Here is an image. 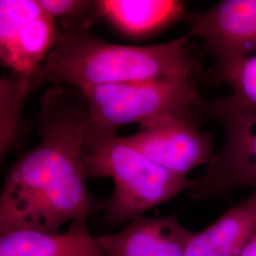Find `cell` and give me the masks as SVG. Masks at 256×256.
Returning <instances> with one entry per match:
<instances>
[{"mask_svg":"<svg viewBox=\"0 0 256 256\" xmlns=\"http://www.w3.org/2000/svg\"><path fill=\"white\" fill-rule=\"evenodd\" d=\"M256 230V192H254L206 229L192 232L185 256H238Z\"/></svg>","mask_w":256,"mask_h":256,"instance_id":"11","label":"cell"},{"mask_svg":"<svg viewBox=\"0 0 256 256\" xmlns=\"http://www.w3.org/2000/svg\"><path fill=\"white\" fill-rule=\"evenodd\" d=\"M88 113L82 93L55 86L41 101L36 146L10 167L0 196V232H59L93 209L86 185L84 140Z\"/></svg>","mask_w":256,"mask_h":256,"instance_id":"1","label":"cell"},{"mask_svg":"<svg viewBox=\"0 0 256 256\" xmlns=\"http://www.w3.org/2000/svg\"><path fill=\"white\" fill-rule=\"evenodd\" d=\"M190 117L164 115L140 124L126 138L144 155L166 170L187 176L194 168L209 164L214 153V135L198 129Z\"/></svg>","mask_w":256,"mask_h":256,"instance_id":"7","label":"cell"},{"mask_svg":"<svg viewBox=\"0 0 256 256\" xmlns=\"http://www.w3.org/2000/svg\"><path fill=\"white\" fill-rule=\"evenodd\" d=\"M194 78L113 84L81 90L92 128L116 133L120 128L172 115L196 120L202 100Z\"/></svg>","mask_w":256,"mask_h":256,"instance_id":"4","label":"cell"},{"mask_svg":"<svg viewBox=\"0 0 256 256\" xmlns=\"http://www.w3.org/2000/svg\"><path fill=\"white\" fill-rule=\"evenodd\" d=\"M192 232L174 216H138L116 234L95 238L108 256H185Z\"/></svg>","mask_w":256,"mask_h":256,"instance_id":"9","label":"cell"},{"mask_svg":"<svg viewBox=\"0 0 256 256\" xmlns=\"http://www.w3.org/2000/svg\"><path fill=\"white\" fill-rule=\"evenodd\" d=\"M38 84L36 79L14 74L1 80V155L18 142L21 106L28 92Z\"/></svg>","mask_w":256,"mask_h":256,"instance_id":"13","label":"cell"},{"mask_svg":"<svg viewBox=\"0 0 256 256\" xmlns=\"http://www.w3.org/2000/svg\"><path fill=\"white\" fill-rule=\"evenodd\" d=\"M189 36L200 38L218 70L256 52V0H223L210 9L187 12Z\"/></svg>","mask_w":256,"mask_h":256,"instance_id":"8","label":"cell"},{"mask_svg":"<svg viewBox=\"0 0 256 256\" xmlns=\"http://www.w3.org/2000/svg\"><path fill=\"white\" fill-rule=\"evenodd\" d=\"M101 18L124 36L140 38L170 27L187 12L182 1L176 0H101Z\"/></svg>","mask_w":256,"mask_h":256,"instance_id":"10","label":"cell"},{"mask_svg":"<svg viewBox=\"0 0 256 256\" xmlns=\"http://www.w3.org/2000/svg\"><path fill=\"white\" fill-rule=\"evenodd\" d=\"M210 76L214 82L229 86L232 96L241 106L256 112V54L238 59L218 70H210Z\"/></svg>","mask_w":256,"mask_h":256,"instance_id":"14","label":"cell"},{"mask_svg":"<svg viewBox=\"0 0 256 256\" xmlns=\"http://www.w3.org/2000/svg\"><path fill=\"white\" fill-rule=\"evenodd\" d=\"M40 6L60 24L61 32L90 30L101 19L98 1L37 0Z\"/></svg>","mask_w":256,"mask_h":256,"instance_id":"15","label":"cell"},{"mask_svg":"<svg viewBox=\"0 0 256 256\" xmlns=\"http://www.w3.org/2000/svg\"><path fill=\"white\" fill-rule=\"evenodd\" d=\"M200 122L216 120L224 129V144L212 156L206 173L186 191L192 200H207L240 188L256 192V112L232 95L200 100L196 108Z\"/></svg>","mask_w":256,"mask_h":256,"instance_id":"5","label":"cell"},{"mask_svg":"<svg viewBox=\"0 0 256 256\" xmlns=\"http://www.w3.org/2000/svg\"><path fill=\"white\" fill-rule=\"evenodd\" d=\"M188 36L150 46L108 42L90 30L61 32L42 79L78 90L113 84L196 79L200 63Z\"/></svg>","mask_w":256,"mask_h":256,"instance_id":"2","label":"cell"},{"mask_svg":"<svg viewBox=\"0 0 256 256\" xmlns=\"http://www.w3.org/2000/svg\"><path fill=\"white\" fill-rule=\"evenodd\" d=\"M72 256H108L101 248H99V246L97 245L96 241L94 244H92L88 247L84 248L82 250H80L79 252L75 254Z\"/></svg>","mask_w":256,"mask_h":256,"instance_id":"17","label":"cell"},{"mask_svg":"<svg viewBox=\"0 0 256 256\" xmlns=\"http://www.w3.org/2000/svg\"><path fill=\"white\" fill-rule=\"evenodd\" d=\"M94 243L86 220H78L64 234L28 229L2 234L0 256H72Z\"/></svg>","mask_w":256,"mask_h":256,"instance_id":"12","label":"cell"},{"mask_svg":"<svg viewBox=\"0 0 256 256\" xmlns=\"http://www.w3.org/2000/svg\"><path fill=\"white\" fill-rule=\"evenodd\" d=\"M60 34L38 1H0L1 63L12 74L43 82V66Z\"/></svg>","mask_w":256,"mask_h":256,"instance_id":"6","label":"cell"},{"mask_svg":"<svg viewBox=\"0 0 256 256\" xmlns=\"http://www.w3.org/2000/svg\"><path fill=\"white\" fill-rule=\"evenodd\" d=\"M84 176L110 178L114 191L106 203V218L122 225L187 191L194 182L150 160L126 137L86 126Z\"/></svg>","mask_w":256,"mask_h":256,"instance_id":"3","label":"cell"},{"mask_svg":"<svg viewBox=\"0 0 256 256\" xmlns=\"http://www.w3.org/2000/svg\"><path fill=\"white\" fill-rule=\"evenodd\" d=\"M238 256H256V230L248 239L244 248Z\"/></svg>","mask_w":256,"mask_h":256,"instance_id":"16","label":"cell"}]
</instances>
